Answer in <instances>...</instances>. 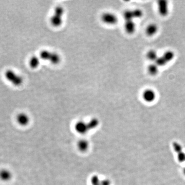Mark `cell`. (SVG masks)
Wrapping results in <instances>:
<instances>
[{"label":"cell","mask_w":185,"mask_h":185,"mask_svg":"<svg viewBox=\"0 0 185 185\" xmlns=\"http://www.w3.org/2000/svg\"><path fill=\"white\" fill-rule=\"evenodd\" d=\"M39 58L45 61H48L54 65L58 64L61 61V57L59 55L48 50L42 51L39 54Z\"/></svg>","instance_id":"cell-2"},{"label":"cell","mask_w":185,"mask_h":185,"mask_svg":"<svg viewBox=\"0 0 185 185\" xmlns=\"http://www.w3.org/2000/svg\"><path fill=\"white\" fill-rule=\"evenodd\" d=\"M40 59L37 56H32L29 60V65L31 68L33 69L37 68L40 64Z\"/></svg>","instance_id":"cell-17"},{"label":"cell","mask_w":185,"mask_h":185,"mask_svg":"<svg viewBox=\"0 0 185 185\" xmlns=\"http://www.w3.org/2000/svg\"><path fill=\"white\" fill-rule=\"evenodd\" d=\"M17 121L18 124L22 127L26 126L30 122L29 116L25 113H20L17 116Z\"/></svg>","instance_id":"cell-9"},{"label":"cell","mask_w":185,"mask_h":185,"mask_svg":"<svg viewBox=\"0 0 185 185\" xmlns=\"http://www.w3.org/2000/svg\"><path fill=\"white\" fill-rule=\"evenodd\" d=\"M12 177V174L9 170L2 169L0 170V179L3 181H8Z\"/></svg>","instance_id":"cell-14"},{"label":"cell","mask_w":185,"mask_h":185,"mask_svg":"<svg viewBox=\"0 0 185 185\" xmlns=\"http://www.w3.org/2000/svg\"><path fill=\"white\" fill-rule=\"evenodd\" d=\"M142 97L144 101L148 103H151L154 102L156 99V93L152 89L147 88L143 91Z\"/></svg>","instance_id":"cell-8"},{"label":"cell","mask_w":185,"mask_h":185,"mask_svg":"<svg viewBox=\"0 0 185 185\" xmlns=\"http://www.w3.org/2000/svg\"><path fill=\"white\" fill-rule=\"evenodd\" d=\"M175 57V53L171 50L165 51L161 56H159L155 62L159 67H163L170 62Z\"/></svg>","instance_id":"cell-4"},{"label":"cell","mask_w":185,"mask_h":185,"mask_svg":"<svg viewBox=\"0 0 185 185\" xmlns=\"http://www.w3.org/2000/svg\"><path fill=\"white\" fill-rule=\"evenodd\" d=\"M144 12L140 9L136 8L133 10H127L124 13V18L125 21H134V19H140L143 17Z\"/></svg>","instance_id":"cell-5"},{"label":"cell","mask_w":185,"mask_h":185,"mask_svg":"<svg viewBox=\"0 0 185 185\" xmlns=\"http://www.w3.org/2000/svg\"><path fill=\"white\" fill-rule=\"evenodd\" d=\"M136 25L134 21H125L124 29L128 34H133L136 31Z\"/></svg>","instance_id":"cell-12"},{"label":"cell","mask_w":185,"mask_h":185,"mask_svg":"<svg viewBox=\"0 0 185 185\" xmlns=\"http://www.w3.org/2000/svg\"><path fill=\"white\" fill-rule=\"evenodd\" d=\"M158 31V26L155 23H150L146 28V34L149 37L154 36Z\"/></svg>","instance_id":"cell-11"},{"label":"cell","mask_w":185,"mask_h":185,"mask_svg":"<svg viewBox=\"0 0 185 185\" xmlns=\"http://www.w3.org/2000/svg\"><path fill=\"white\" fill-rule=\"evenodd\" d=\"M183 173L184 174V175H185V168H184L183 170Z\"/></svg>","instance_id":"cell-20"},{"label":"cell","mask_w":185,"mask_h":185,"mask_svg":"<svg viewBox=\"0 0 185 185\" xmlns=\"http://www.w3.org/2000/svg\"><path fill=\"white\" fill-rule=\"evenodd\" d=\"M178 161L180 163H183L185 161V153L182 151V152L178 153L177 156Z\"/></svg>","instance_id":"cell-19"},{"label":"cell","mask_w":185,"mask_h":185,"mask_svg":"<svg viewBox=\"0 0 185 185\" xmlns=\"http://www.w3.org/2000/svg\"><path fill=\"white\" fill-rule=\"evenodd\" d=\"M101 19L104 23L110 25H115L118 21L117 15L110 12H105L102 14Z\"/></svg>","instance_id":"cell-6"},{"label":"cell","mask_w":185,"mask_h":185,"mask_svg":"<svg viewBox=\"0 0 185 185\" xmlns=\"http://www.w3.org/2000/svg\"><path fill=\"white\" fill-rule=\"evenodd\" d=\"M75 129L77 132L83 134L86 133L90 128L88 127V123L82 121H79L75 124Z\"/></svg>","instance_id":"cell-10"},{"label":"cell","mask_w":185,"mask_h":185,"mask_svg":"<svg viewBox=\"0 0 185 185\" xmlns=\"http://www.w3.org/2000/svg\"><path fill=\"white\" fill-rule=\"evenodd\" d=\"M64 10L61 6H57L55 9L54 12L51 18V23L54 27H59L63 23Z\"/></svg>","instance_id":"cell-3"},{"label":"cell","mask_w":185,"mask_h":185,"mask_svg":"<svg viewBox=\"0 0 185 185\" xmlns=\"http://www.w3.org/2000/svg\"><path fill=\"white\" fill-rule=\"evenodd\" d=\"M4 77L5 79L9 83L15 87H19L22 85L24 79L20 75L16 73L15 71L11 69H8L5 71Z\"/></svg>","instance_id":"cell-1"},{"label":"cell","mask_w":185,"mask_h":185,"mask_svg":"<svg viewBox=\"0 0 185 185\" xmlns=\"http://www.w3.org/2000/svg\"><path fill=\"white\" fill-rule=\"evenodd\" d=\"M159 56L157 51L154 49H150L146 54V58L147 59L152 62H155Z\"/></svg>","instance_id":"cell-16"},{"label":"cell","mask_w":185,"mask_h":185,"mask_svg":"<svg viewBox=\"0 0 185 185\" xmlns=\"http://www.w3.org/2000/svg\"><path fill=\"white\" fill-rule=\"evenodd\" d=\"M147 71L149 74L152 76H154L158 73L159 66L155 63H151L148 65Z\"/></svg>","instance_id":"cell-15"},{"label":"cell","mask_w":185,"mask_h":185,"mask_svg":"<svg viewBox=\"0 0 185 185\" xmlns=\"http://www.w3.org/2000/svg\"><path fill=\"white\" fill-rule=\"evenodd\" d=\"M158 13L161 17H165L169 13V3L166 0H159L157 1Z\"/></svg>","instance_id":"cell-7"},{"label":"cell","mask_w":185,"mask_h":185,"mask_svg":"<svg viewBox=\"0 0 185 185\" xmlns=\"http://www.w3.org/2000/svg\"><path fill=\"white\" fill-rule=\"evenodd\" d=\"M77 147L79 151L81 152H85L89 149L90 144L86 139H80L77 143Z\"/></svg>","instance_id":"cell-13"},{"label":"cell","mask_w":185,"mask_h":185,"mask_svg":"<svg viewBox=\"0 0 185 185\" xmlns=\"http://www.w3.org/2000/svg\"><path fill=\"white\" fill-rule=\"evenodd\" d=\"M173 149L177 153H180L182 152V147L179 143L175 142L173 144Z\"/></svg>","instance_id":"cell-18"}]
</instances>
